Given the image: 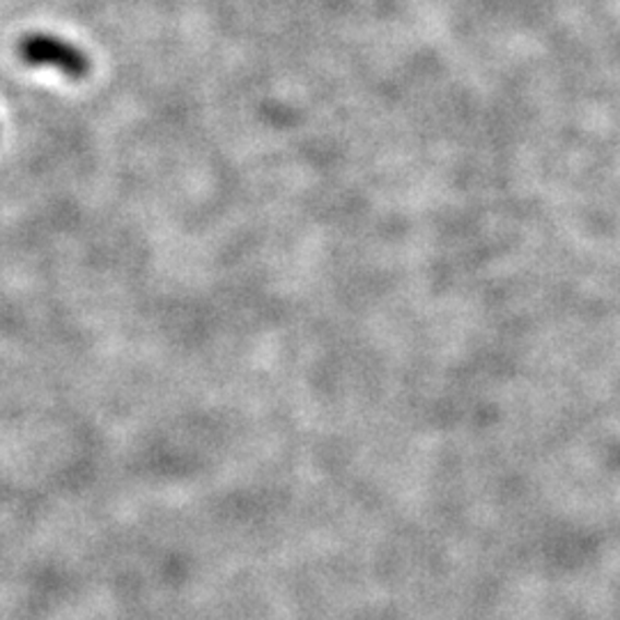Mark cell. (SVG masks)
<instances>
[{"label": "cell", "instance_id": "6da1fadb", "mask_svg": "<svg viewBox=\"0 0 620 620\" xmlns=\"http://www.w3.org/2000/svg\"><path fill=\"white\" fill-rule=\"evenodd\" d=\"M19 58L31 68H49L70 79H85L91 74V58L76 44L49 35V33H31L19 41Z\"/></svg>", "mask_w": 620, "mask_h": 620}]
</instances>
